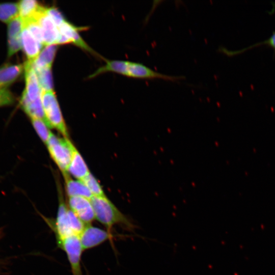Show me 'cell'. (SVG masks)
I'll return each instance as SVG.
<instances>
[{
    "label": "cell",
    "mask_w": 275,
    "mask_h": 275,
    "mask_svg": "<svg viewBox=\"0 0 275 275\" xmlns=\"http://www.w3.org/2000/svg\"><path fill=\"white\" fill-rule=\"evenodd\" d=\"M31 120L32 125L39 138L46 144L51 132L48 129V126L43 120L31 118Z\"/></svg>",
    "instance_id": "7402d4cb"
},
{
    "label": "cell",
    "mask_w": 275,
    "mask_h": 275,
    "mask_svg": "<svg viewBox=\"0 0 275 275\" xmlns=\"http://www.w3.org/2000/svg\"><path fill=\"white\" fill-rule=\"evenodd\" d=\"M57 50V45L45 46L40 52L37 58L31 62L35 70L45 67H51Z\"/></svg>",
    "instance_id": "9a60e30c"
},
{
    "label": "cell",
    "mask_w": 275,
    "mask_h": 275,
    "mask_svg": "<svg viewBox=\"0 0 275 275\" xmlns=\"http://www.w3.org/2000/svg\"><path fill=\"white\" fill-rule=\"evenodd\" d=\"M126 65V61L115 60L107 61L105 66L99 68L95 73L90 76V77H93L98 74L106 71L115 72L125 75Z\"/></svg>",
    "instance_id": "d6986e66"
},
{
    "label": "cell",
    "mask_w": 275,
    "mask_h": 275,
    "mask_svg": "<svg viewBox=\"0 0 275 275\" xmlns=\"http://www.w3.org/2000/svg\"><path fill=\"white\" fill-rule=\"evenodd\" d=\"M58 29L59 32L65 36L70 41L71 43H74L87 50L91 51V49L79 35L78 31L80 29L77 28L65 20L58 28Z\"/></svg>",
    "instance_id": "2e32d148"
},
{
    "label": "cell",
    "mask_w": 275,
    "mask_h": 275,
    "mask_svg": "<svg viewBox=\"0 0 275 275\" xmlns=\"http://www.w3.org/2000/svg\"><path fill=\"white\" fill-rule=\"evenodd\" d=\"M67 172L77 180L80 181L90 173L85 160L76 148L74 150Z\"/></svg>",
    "instance_id": "4fadbf2b"
},
{
    "label": "cell",
    "mask_w": 275,
    "mask_h": 275,
    "mask_svg": "<svg viewBox=\"0 0 275 275\" xmlns=\"http://www.w3.org/2000/svg\"><path fill=\"white\" fill-rule=\"evenodd\" d=\"M19 16L18 3H5L0 4V20L10 22Z\"/></svg>",
    "instance_id": "ac0fdd59"
},
{
    "label": "cell",
    "mask_w": 275,
    "mask_h": 275,
    "mask_svg": "<svg viewBox=\"0 0 275 275\" xmlns=\"http://www.w3.org/2000/svg\"><path fill=\"white\" fill-rule=\"evenodd\" d=\"M39 24L43 35V44L47 46L56 44L59 36L58 28L46 13V8H43L35 16Z\"/></svg>",
    "instance_id": "ba28073f"
},
{
    "label": "cell",
    "mask_w": 275,
    "mask_h": 275,
    "mask_svg": "<svg viewBox=\"0 0 275 275\" xmlns=\"http://www.w3.org/2000/svg\"><path fill=\"white\" fill-rule=\"evenodd\" d=\"M21 41L28 61L33 62L39 54L43 45L38 42L26 28H24L21 32Z\"/></svg>",
    "instance_id": "30bf717a"
},
{
    "label": "cell",
    "mask_w": 275,
    "mask_h": 275,
    "mask_svg": "<svg viewBox=\"0 0 275 275\" xmlns=\"http://www.w3.org/2000/svg\"><path fill=\"white\" fill-rule=\"evenodd\" d=\"M261 44H266L267 45H268L271 47L272 48H273L275 50V31L273 32L272 35L267 39L263 41L256 43L253 45L250 46L244 49H241L239 50L230 51V50H228V49H226V48H222L221 49V50L222 51H223L225 53L228 54L229 56L230 55L231 56V55H234L238 53H240L243 51L244 50L249 49L250 48H252L257 45H260Z\"/></svg>",
    "instance_id": "cb8c5ba5"
},
{
    "label": "cell",
    "mask_w": 275,
    "mask_h": 275,
    "mask_svg": "<svg viewBox=\"0 0 275 275\" xmlns=\"http://www.w3.org/2000/svg\"><path fill=\"white\" fill-rule=\"evenodd\" d=\"M46 12L58 28L65 21L63 16L57 8L53 7L46 8Z\"/></svg>",
    "instance_id": "d4e9b609"
},
{
    "label": "cell",
    "mask_w": 275,
    "mask_h": 275,
    "mask_svg": "<svg viewBox=\"0 0 275 275\" xmlns=\"http://www.w3.org/2000/svg\"><path fill=\"white\" fill-rule=\"evenodd\" d=\"M22 65L6 64L0 68V89L7 87L16 81L22 72Z\"/></svg>",
    "instance_id": "8fae6325"
},
{
    "label": "cell",
    "mask_w": 275,
    "mask_h": 275,
    "mask_svg": "<svg viewBox=\"0 0 275 275\" xmlns=\"http://www.w3.org/2000/svg\"><path fill=\"white\" fill-rule=\"evenodd\" d=\"M35 71L42 91L53 90L51 67L43 68Z\"/></svg>",
    "instance_id": "ffe728a7"
},
{
    "label": "cell",
    "mask_w": 275,
    "mask_h": 275,
    "mask_svg": "<svg viewBox=\"0 0 275 275\" xmlns=\"http://www.w3.org/2000/svg\"><path fill=\"white\" fill-rule=\"evenodd\" d=\"M70 209L86 225H91L95 219L93 206L90 199L82 197H68Z\"/></svg>",
    "instance_id": "52a82bcc"
},
{
    "label": "cell",
    "mask_w": 275,
    "mask_h": 275,
    "mask_svg": "<svg viewBox=\"0 0 275 275\" xmlns=\"http://www.w3.org/2000/svg\"><path fill=\"white\" fill-rule=\"evenodd\" d=\"M8 51L9 57H11L17 52L22 47L21 35L14 38H8Z\"/></svg>",
    "instance_id": "4316f807"
},
{
    "label": "cell",
    "mask_w": 275,
    "mask_h": 275,
    "mask_svg": "<svg viewBox=\"0 0 275 275\" xmlns=\"http://www.w3.org/2000/svg\"><path fill=\"white\" fill-rule=\"evenodd\" d=\"M25 89L23 92L31 101H34L41 97V89L36 72L31 62L25 63Z\"/></svg>",
    "instance_id": "9c48e42d"
},
{
    "label": "cell",
    "mask_w": 275,
    "mask_h": 275,
    "mask_svg": "<svg viewBox=\"0 0 275 275\" xmlns=\"http://www.w3.org/2000/svg\"><path fill=\"white\" fill-rule=\"evenodd\" d=\"M95 219L111 231L115 225H119L128 230H133L135 226L106 197L93 196L91 199Z\"/></svg>",
    "instance_id": "7a4b0ae2"
},
{
    "label": "cell",
    "mask_w": 275,
    "mask_h": 275,
    "mask_svg": "<svg viewBox=\"0 0 275 275\" xmlns=\"http://www.w3.org/2000/svg\"><path fill=\"white\" fill-rule=\"evenodd\" d=\"M41 98L45 121L48 127L56 129L64 138H68L67 127L53 91H42Z\"/></svg>",
    "instance_id": "3957f363"
},
{
    "label": "cell",
    "mask_w": 275,
    "mask_h": 275,
    "mask_svg": "<svg viewBox=\"0 0 275 275\" xmlns=\"http://www.w3.org/2000/svg\"><path fill=\"white\" fill-rule=\"evenodd\" d=\"M46 145L52 159L62 174L67 173L75 146L68 138H62L51 132Z\"/></svg>",
    "instance_id": "277c9868"
},
{
    "label": "cell",
    "mask_w": 275,
    "mask_h": 275,
    "mask_svg": "<svg viewBox=\"0 0 275 275\" xmlns=\"http://www.w3.org/2000/svg\"><path fill=\"white\" fill-rule=\"evenodd\" d=\"M58 185L59 206L56 218L42 216L54 233L56 241L74 234L79 236L86 226L65 203L61 187Z\"/></svg>",
    "instance_id": "6da1fadb"
},
{
    "label": "cell",
    "mask_w": 275,
    "mask_h": 275,
    "mask_svg": "<svg viewBox=\"0 0 275 275\" xmlns=\"http://www.w3.org/2000/svg\"><path fill=\"white\" fill-rule=\"evenodd\" d=\"M19 16L23 21L34 18L43 8L36 1L23 0L18 3Z\"/></svg>",
    "instance_id": "e0dca14e"
},
{
    "label": "cell",
    "mask_w": 275,
    "mask_h": 275,
    "mask_svg": "<svg viewBox=\"0 0 275 275\" xmlns=\"http://www.w3.org/2000/svg\"><path fill=\"white\" fill-rule=\"evenodd\" d=\"M59 248L66 254L72 275H82L81 267V254L84 251L79 236L72 235L57 241Z\"/></svg>",
    "instance_id": "5b68a950"
},
{
    "label": "cell",
    "mask_w": 275,
    "mask_h": 275,
    "mask_svg": "<svg viewBox=\"0 0 275 275\" xmlns=\"http://www.w3.org/2000/svg\"><path fill=\"white\" fill-rule=\"evenodd\" d=\"M81 181L88 187L93 196H106L101 185L91 173L88 174Z\"/></svg>",
    "instance_id": "44dd1931"
},
{
    "label": "cell",
    "mask_w": 275,
    "mask_h": 275,
    "mask_svg": "<svg viewBox=\"0 0 275 275\" xmlns=\"http://www.w3.org/2000/svg\"><path fill=\"white\" fill-rule=\"evenodd\" d=\"M20 105L23 111L30 119H40L45 121L44 113L41 97L35 100L31 101L22 93L20 100Z\"/></svg>",
    "instance_id": "5bb4252c"
},
{
    "label": "cell",
    "mask_w": 275,
    "mask_h": 275,
    "mask_svg": "<svg viewBox=\"0 0 275 275\" xmlns=\"http://www.w3.org/2000/svg\"><path fill=\"white\" fill-rule=\"evenodd\" d=\"M68 197H82L91 199L93 197L88 187L80 180L72 179L67 172L63 174Z\"/></svg>",
    "instance_id": "7c38bea8"
},
{
    "label": "cell",
    "mask_w": 275,
    "mask_h": 275,
    "mask_svg": "<svg viewBox=\"0 0 275 275\" xmlns=\"http://www.w3.org/2000/svg\"><path fill=\"white\" fill-rule=\"evenodd\" d=\"M9 23L8 27V38H14L20 36L24 28L23 22L21 18L18 16Z\"/></svg>",
    "instance_id": "603a6c76"
},
{
    "label": "cell",
    "mask_w": 275,
    "mask_h": 275,
    "mask_svg": "<svg viewBox=\"0 0 275 275\" xmlns=\"http://www.w3.org/2000/svg\"><path fill=\"white\" fill-rule=\"evenodd\" d=\"M15 102L13 94L7 89H0V107L10 105Z\"/></svg>",
    "instance_id": "484cf974"
},
{
    "label": "cell",
    "mask_w": 275,
    "mask_h": 275,
    "mask_svg": "<svg viewBox=\"0 0 275 275\" xmlns=\"http://www.w3.org/2000/svg\"><path fill=\"white\" fill-rule=\"evenodd\" d=\"M83 250H87L97 246L113 237L111 231L100 228L86 225L79 235Z\"/></svg>",
    "instance_id": "8992f818"
}]
</instances>
